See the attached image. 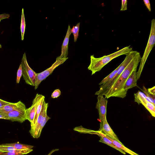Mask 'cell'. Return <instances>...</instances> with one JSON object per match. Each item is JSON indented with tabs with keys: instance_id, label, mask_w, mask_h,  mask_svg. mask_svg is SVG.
<instances>
[{
	"instance_id": "cell-24",
	"label": "cell",
	"mask_w": 155,
	"mask_h": 155,
	"mask_svg": "<svg viewBox=\"0 0 155 155\" xmlns=\"http://www.w3.org/2000/svg\"><path fill=\"white\" fill-rule=\"evenodd\" d=\"M143 91L146 95L147 101L155 105V95L150 94L148 91L147 89L144 86L143 87Z\"/></svg>"
},
{
	"instance_id": "cell-14",
	"label": "cell",
	"mask_w": 155,
	"mask_h": 155,
	"mask_svg": "<svg viewBox=\"0 0 155 155\" xmlns=\"http://www.w3.org/2000/svg\"><path fill=\"white\" fill-rule=\"evenodd\" d=\"M33 151L32 149L17 150L13 147L6 146L2 144L0 145V151L3 152H14L21 153L23 155L28 154Z\"/></svg>"
},
{
	"instance_id": "cell-15",
	"label": "cell",
	"mask_w": 155,
	"mask_h": 155,
	"mask_svg": "<svg viewBox=\"0 0 155 155\" xmlns=\"http://www.w3.org/2000/svg\"><path fill=\"white\" fill-rule=\"evenodd\" d=\"M97 134H99L100 137V139L99 140V142L105 143L111 147L119 151L124 154H126V153L125 152L116 147L110 140L105 136L104 134L102 132L98 130L97 131Z\"/></svg>"
},
{
	"instance_id": "cell-9",
	"label": "cell",
	"mask_w": 155,
	"mask_h": 155,
	"mask_svg": "<svg viewBox=\"0 0 155 155\" xmlns=\"http://www.w3.org/2000/svg\"><path fill=\"white\" fill-rule=\"evenodd\" d=\"M44 96L37 94L33 100L32 104L30 107L26 109V119L31 124L34 119L38 104Z\"/></svg>"
},
{
	"instance_id": "cell-32",
	"label": "cell",
	"mask_w": 155,
	"mask_h": 155,
	"mask_svg": "<svg viewBox=\"0 0 155 155\" xmlns=\"http://www.w3.org/2000/svg\"><path fill=\"white\" fill-rule=\"evenodd\" d=\"M10 17V15L8 14L4 13L0 15V21L2 19L8 18Z\"/></svg>"
},
{
	"instance_id": "cell-36",
	"label": "cell",
	"mask_w": 155,
	"mask_h": 155,
	"mask_svg": "<svg viewBox=\"0 0 155 155\" xmlns=\"http://www.w3.org/2000/svg\"><path fill=\"white\" fill-rule=\"evenodd\" d=\"M0 119H4L9 120V119L8 118L1 114H0Z\"/></svg>"
},
{
	"instance_id": "cell-21",
	"label": "cell",
	"mask_w": 155,
	"mask_h": 155,
	"mask_svg": "<svg viewBox=\"0 0 155 155\" xmlns=\"http://www.w3.org/2000/svg\"><path fill=\"white\" fill-rule=\"evenodd\" d=\"M45 100V97L44 96L38 104L34 119L32 123L31 124V128H32L34 126L36 122L37 118L41 110L43 102Z\"/></svg>"
},
{
	"instance_id": "cell-37",
	"label": "cell",
	"mask_w": 155,
	"mask_h": 155,
	"mask_svg": "<svg viewBox=\"0 0 155 155\" xmlns=\"http://www.w3.org/2000/svg\"><path fill=\"white\" fill-rule=\"evenodd\" d=\"M2 48V46L0 44V48Z\"/></svg>"
},
{
	"instance_id": "cell-2",
	"label": "cell",
	"mask_w": 155,
	"mask_h": 155,
	"mask_svg": "<svg viewBox=\"0 0 155 155\" xmlns=\"http://www.w3.org/2000/svg\"><path fill=\"white\" fill-rule=\"evenodd\" d=\"M133 51L130 46L126 47L121 49L107 55L99 58L95 57L94 55L90 56L91 62L88 69L92 72L91 75L100 71L106 64L112 59L122 55H126Z\"/></svg>"
},
{
	"instance_id": "cell-1",
	"label": "cell",
	"mask_w": 155,
	"mask_h": 155,
	"mask_svg": "<svg viewBox=\"0 0 155 155\" xmlns=\"http://www.w3.org/2000/svg\"><path fill=\"white\" fill-rule=\"evenodd\" d=\"M141 58L140 53L138 52L110 89L103 94L105 98L107 99L111 97H117L123 98L126 96L127 93L125 92L124 89L125 83L132 72L134 69H137Z\"/></svg>"
},
{
	"instance_id": "cell-26",
	"label": "cell",
	"mask_w": 155,
	"mask_h": 155,
	"mask_svg": "<svg viewBox=\"0 0 155 155\" xmlns=\"http://www.w3.org/2000/svg\"><path fill=\"white\" fill-rule=\"evenodd\" d=\"M119 66L115 69L113 71L109 74L108 76L103 79L101 82L99 83V84L101 85L104 84L112 78L115 75L117 72L119 68Z\"/></svg>"
},
{
	"instance_id": "cell-28",
	"label": "cell",
	"mask_w": 155,
	"mask_h": 155,
	"mask_svg": "<svg viewBox=\"0 0 155 155\" xmlns=\"http://www.w3.org/2000/svg\"><path fill=\"white\" fill-rule=\"evenodd\" d=\"M61 94V92L59 89H56L52 93L51 97L53 98H57Z\"/></svg>"
},
{
	"instance_id": "cell-13",
	"label": "cell",
	"mask_w": 155,
	"mask_h": 155,
	"mask_svg": "<svg viewBox=\"0 0 155 155\" xmlns=\"http://www.w3.org/2000/svg\"><path fill=\"white\" fill-rule=\"evenodd\" d=\"M71 28L68 25L65 38L63 41L61 48V54L60 57L61 58H67L68 53V44L70 36L71 34L70 30Z\"/></svg>"
},
{
	"instance_id": "cell-29",
	"label": "cell",
	"mask_w": 155,
	"mask_h": 155,
	"mask_svg": "<svg viewBox=\"0 0 155 155\" xmlns=\"http://www.w3.org/2000/svg\"><path fill=\"white\" fill-rule=\"evenodd\" d=\"M0 155H24L23 154L14 152H3L0 151Z\"/></svg>"
},
{
	"instance_id": "cell-3",
	"label": "cell",
	"mask_w": 155,
	"mask_h": 155,
	"mask_svg": "<svg viewBox=\"0 0 155 155\" xmlns=\"http://www.w3.org/2000/svg\"><path fill=\"white\" fill-rule=\"evenodd\" d=\"M139 52L137 51H132L126 55V56L123 62L119 66L117 72L111 79L100 86L99 89L95 93V94L98 95L103 94L107 91L117 80L122 72L127 67L134 58Z\"/></svg>"
},
{
	"instance_id": "cell-12",
	"label": "cell",
	"mask_w": 155,
	"mask_h": 155,
	"mask_svg": "<svg viewBox=\"0 0 155 155\" xmlns=\"http://www.w3.org/2000/svg\"><path fill=\"white\" fill-rule=\"evenodd\" d=\"M137 69H135L132 72L125 83L124 89L126 93H127L128 89L137 86Z\"/></svg>"
},
{
	"instance_id": "cell-6",
	"label": "cell",
	"mask_w": 155,
	"mask_h": 155,
	"mask_svg": "<svg viewBox=\"0 0 155 155\" xmlns=\"http://www.w3.org/2000/svg\"><path fill=\"white\" fill-rule=\"evenodd\" d=\"M26 107L23 103L13 111L8 112H0V114L8 118L9 120L12 122L18 121L22 123L26 119Z\"/></svg>"
},
{
	"instance_id": "cell-10",
	"label": "cell",
	"mask_w": 155,
	"mask_h": 155,
	"mask_svg": "<svg viewBox=\"0 0 155 155\" xmlns=\"http://www.w3.org/2000/svg\"><path fill=\"white\" fill-rule=\"evenodd\" d=\"M46 102L45 100H44L42 105V108L40 113L38 116L36 122L32 127L29 130L31 135L34 138H38V134L40 126L41 119L45 110Z\"/></svg>"
},
{
	"instance_id": "cell-23",
	"label": "cell",
	"mask_w": 155,
	"mask_h": 155,
	"mask_svg": "<svg viewBox=\"0 0 155 155\" xmlns=\"http://www.w3.org/2000/svg\"><path fill=\"white\" fill-rule=\"evenodd\" d=\"M149 111L152 116L155 117V105L151 102L147 101L143 105Z\"/></svg>"
},
{
	"instance_id": "cell-27",
	"label": "cell",
	"mask_w": 155,
	"mask_h": 155,
	"mask_svg": "<svg viewBox=\"0 0 155 155\" xmlns=\"http://www.w3.org/2000/svg\"><path fill=\"white\" fill-rule=\"evenodd\" d=\"M22 75V67L21 64L19 66L17 74L16 83H19L20 78Z\"/></svg>"
},
{
	"instance_id": "cell-34",
	"label": "cell",
	"mask_w": 155,
	"mask_h": 155,
	"mask_svg": "<svg viewBox=\"0 0 155 155\" xmlns=\"http://www.w3.org/2000/svg\"><path fill=\"white\" fill-rule=\"evenodd\" d=\"M11 103V102L4 101L0 99V108L5 105L10 104Z\"/></svg>"
},
{
	"instance_id": "cell-18",
	"label": "cell",
	"mask_w": 155,
	"mask_h": 155,
	"mask_svg": "<svg viewBox=\"0 0 155 155\" xmlns=\"http://www.w3.org/2000/svg\"><path fill=\"white\" fill-rule=\"evenodd\" d=\"M22 102L19 101L17 103H12L5 105L0 108V112L8 113L10 112L18 106H19Z\"/></svg>"
},
{
	"instance_id": "cell-19",
	"label": "cell",
	"mask_w": 155,
	"mask_h": 155,
	"mask_svg": "<svg viewBox=\"0 0 155 155\" xmlns=\"http://www.w3.org/2000/svg\"><path fill=\"white\" fill-rule=\"evenodd\" d=\"M134 101L138 104H140L143 105L147 101L146 99V96L143 92L139 91L136 93L134 94Z\"/></svg>"
},
{
	"instance_id": "cell-7",
	"label": "cell",
	"mask_w": 155,
	"mask_h": 155,
	"mask_svg": "<svg viewBox=\"0 0 155 155\" xmlns=\"http://www.w3.org/2000/svg\"><path fill=\"white\" fill-rule=\"evenodd\" d=\"M68 58V57L61 58L59 56L56 58L55 61L50 67L42 72L37 73L35 89L38 88L41 81L51 74L57 67L63 64Z\"/></svg>"
},
{
	"instance_id": "cell-17",
	"label": "cell",
	"mask_w": 155,
	"mask_h": 155,
	"mask_svg": "<svg viewBox=\"0 0 155 155\" xmlns=\"http://www.w3.org/2000/svg\"><path fill=\"white\" fill-rule=\"evenodd\" d=\"M48 104L46 103L45 110L44 112L41 121L40 126L38 134V137L39 138L40 136L42 130L45 124L47 121L51 118L47 115V110L48 107Z\"/></svg>"
},
{
	"instance_id": "cell-25",
	"label": "cell",
	"mask_w": 155,
	"mask_h": 155,
	"mask_svg": "<svg viewBox=\"0 0 155 155\" xmlns=\"http://www.w3.org/2000/svg\"><path fill=\"white\" fill-rule=\"evenodd\" d=\"M80 23L77 24L76 26H73L71 28L70 31L72 33L74 36V41H76L78 36L79 31V30Z\"/></svg>"
},
{
	"instance_id": "cell-16",
	"label": "cell",
	"mask_w": 155,
	"mask_h": 155,
	"mask_svg": "<svg viewBox=\"0 0 155 155\" xmlns=\"http://www.w3.org/2000/svg\"><path fill=\"white\" fill-rule=\"evenodd\" d=\"M105 135L107 138L110 140L116 147L123 150L125 152H126L131 155H139L138 154L125 147L121 143L119 142L108 135L106 134H105Z\"/></svg>"
},
{
	"instance_id": "cell-11",
	"label": "cell",
	"mask_w": 155,
	"mask_h": 155,
	"mask_svg": "<svg viewBox=\"0 0 155 155\" xmlns=\"http://www.w3.org/2000/svg\"><path fill=\"white\" fill-rule=\"evenodd\" d=\"M99 131H101L105 134L108 135L119 142L121 143L110 127L106 118L104 120L102 123L100 124V128Z\"/></svg>"
},
{
	"instance_id": "cell-8",
	"label": "cell",
	"mask_w": 155,
	"mask_h": 155,
	"mask_svg": "<svg viewBox=\"0 0 155 155\" xmlns=\"http://www.w3.org/2000/svg\"><path fill=\"white\" fill-rule=\"evenodd\" d=\"M97 101L96 108L98 110L100 123L103 122L106 118L107 106V100L101 94L97 95Z\"/></svg>"
},
{
	"instance_id": "cell-30",
	"label": "cell",
	"mask_w": 155,
	"mask_h": 155,
	"mask_svg": "<svg viewBox=\"0 0 155 155\" xmlns=\"http://www.w3.org/2000/svg\"><path fill=\"white\" fill-rule=\"evenodd\" d=\"M121 6L120 8V11H124L126 10L127 9V0H121Z\"/></svg>"
},
{
	"instance_id": "cell-5",
	"label": "cell",
	"mask_w": 155,
	"mask_h": 155,
	"mask_svg": "<svg viewBox=\"0 0 155 155\" xmlns=\"http://www.w3.org/2000/svg\"><path fill=\"white\" fill-rule=\"evenodd\" d=\"M21 64L22 67V76L26 83L28 84L35 86L37 73L29 66L25 53L23 54Z\"/></svg>"
},
{
	"instance_id": "cell-4",
	"label": "cell",
	"mask_w": 155,
	"mask_h": 155,
	"mask_svg": "<svg viewBox=\"0 0 155 155\" xmlns=\"http://www.w3.org/2000/svg\"><path fill=\"white\" fill-rule=\"evenodd\" d=\"M155 45V20L153 19L151 21L150 33L147 46L140 61L139 68L137 72V80L139 79L144 65L151 51Z\"/></svg>"
},
{
	"instance_id": "cell-35",
	"label": "cell",
	"mask_w": 155,
	"mask_h": 155,
	"mask_svg": "<svg viewBox=\"0 0 155 155\" xmlns=\"http://www.w3.org/2000/svg\"><path fill=\"white\" fill-rule=\"evenodd\" d=\"M58 150H59V149H54V150H51L49 153H48V154L47 155H51L54 152H55L56 151H58Z\"/></svg>"
},
{
	"instance_id": "cell-33",
	"label": "cell",
	"mask_w": 155,
	"mask_h": 155,
	"mask_svg": "<svg viewBox=\"0 0 155 155\" xmlns=\"http://www.w3.org/2000/svg\"><path fill=\"white\" fill-rule=\"evenodd\" d=\"M148 91L150 94L155 95V86L147 89Z\"/></svg>"
},
{
	"instance_id": "cell-22",
	"label": "cell",
	"mask_w": 155,
	"mask_h": 155,
	"mask_svg": "<svg viewBox=\"0 0 155 155\" xmlns=\"http://www.w3.org/2000/svg\"><path fill=\"white\" fill-rule=\"evenodd\" d=\"M25 28V22L24 14V9L22 8L21 24V40H23L24 39V35Z\"/></svg>"
},
{
	"instance_id": "cell-31",
	"label": "cell",
	"mask_w": 155,
	"mask_h": 155,
	"mask_svg": "<svg viewBox=\"0 0 155 155\" xmlns=\"http://www.w3.org/2000/svg\"><path fill=\"white\" fill-rule=\"evenodd\" d=\"M143 1L148 9L150 12L151 9L150 1L149 0H143Z\"/></svg>"
},
{
	"instance_id": "cell-20",
	"label": "cell",
	"mask_w": 155,
	"mask_h": 155,
	"mask_svg": "<svg viewBox=\"0 0 155 155\" xmlns=\"http://www.w3.org/2000/svg\"><path fill=\"white\" fill-rule=\"evenodd\" d=\"M3 144L7 146L13 147L17 150L32 149L33 147V146L21 144L18 142L7 143Z\"/></svg>"
}]
</instances>
